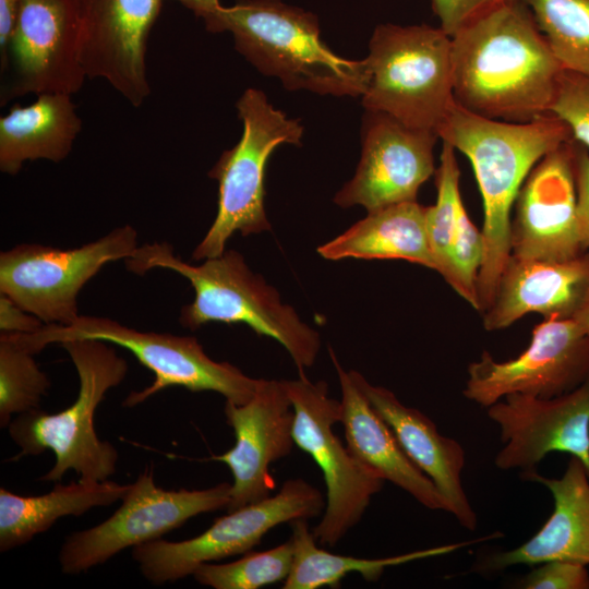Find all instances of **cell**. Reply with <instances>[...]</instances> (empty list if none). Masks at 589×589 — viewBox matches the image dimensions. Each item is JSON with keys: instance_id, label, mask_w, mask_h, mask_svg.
Segmentation results:
<instances>
[{"instance_id": "obj_9", "label": "cell", "mask_w": 589, "mask_h": 589, "mask_svg": "<svg viewBox=\"0 0 589 589\" xmlns=\"http://www.w3.org/2000/svg\"><path fill=\"white\" fill-rule=\"evenodd\" d=\"M293 409V440L321 469L326 505L312 532L322 545H336L362 518L385 480L362 465L334 433L340 422V401L332 398L324 381L304 374L283 381Z\"/></svg>"}, {"instance_id": "obj_18", "label": "cell", "mask_w": 589, "mask_h": 589, "mask_svg": "<svg viewBox=\"0 0 589 589\" xmlns=\"http://www.w3.org/2000/svg\"><path fill=\"white\" fill-rule=\"evenodd\" d=\"M514 207L510 255L568 261L584 254L577 224L573 139L538 161Z\"/></svg>"}, {"instance_id": "obj_19", "label": "cell", "mask_w": 589, "mask_h": 589, "mask_svg": "<svg viewBox=\"0 0 589 589\" xmlns=\"http://www.w3.org/2000/svg\"><path fill=\"white\" fill-rule=\"evenodd\" d=\"M227 423L236 444L209 459L228 466L232 474L228 512L268 497L275 489L271 465L293 446V409L283 381L261 378L254 396L238 405L226 401Z\"/></svg>"}, {"instance_id": "obj_37", "label": "cell", "mask_w": 589, "mask_h": 589, "mask_svg": "<svg viewBox=\"0 0 589 589\" xmlns=\"http://www.w3.org/2000/svg\"><path fill=\"white\" fill-rule=\"evenodd\" d=\"M45 323L11 298L0 293V332L27 334L41 329Z\"/></svg>"}, {"instance_id": "obj_12", "label": "cell", "mask_w": 589, "mask_h": 589, "mask_svg": "<svg viewBox=\"0 0 589 589\" xmlns=\"http://www.w3.org/2000/svg\"><path fill=\"white\" fill-rule=\"evenodd\" d=\"M231 484L202 490H165L146 469L129 485L120 507L105 521L68 536L59 551L61 570L79 575L127 548L160 539L189 519L228 507Z\"/></svg>"}, {"instance_id": "obj_3", "label": "cell", "mask_w": 589, "mask_h": 589, "mask_svg": "<svg viewBox=\"0 0 589 589\" xmlns=\"http://www.w3.org/2000/svg\"><path fill=\"white\" fill-rule=\"evenodd\" d=\"M124 264L140 276L154 268L169 269L191 284L194 300L180 311L182 326L195 330L212 322L247 324L257 335L277 340L300 374L314 364L321 349L320 334L281 301L275 287L252 272L238 251L226 250L193 265L177 256L170 243L152 242L137 247Z\"/></svg>"}, {"instance_id": "obj_16", "label": "cell", "mask_w": 589, "mask_h": 589, "mask_svg": "<svg viewBox=\"0 0 589 589\" xmlns=\"http://www.w3.org/2000/svg\"><path fill=\"white\" fill-rule=\"evenodd\" d=\"M486 414L500 428L498 469L536 471L546 455L562 452L577 457L589 477V380L552 398L508 395Z\"/></svg>"}, {"instance_id": "obj_20", "label": "cell", "mask_w": 589, "mask_h": 589, "mask_svg": "<svg viewBox=\"0 0 589 589\" xmlns=\"http://www.w3.org/2000/svg\"><path fill=\"white\" fill-rule=\"evenodd\" d=\"M353 380L375 411L385 420L411 461L433 482L458 524L468 530L478 526L462 485L466 453L455 438L442 435L435 423L416 408L405 406L395 394L370 384L357 371Z\"/></svg>"}, {"instance_id": "obj_10", "label": "cell", "mask_w": 589, "mask_h": 589, "mask_svg": "<svg viewBox=\"0 0 589 589\" xmlns=\"http://www.w3.org/2000/svg\"><path fill=\"white\" fill-rule=\"evenodd\" d=\"M131 225L79 248L20 243L0 253V293L45 324L70 325L80 317V291L106 264L129 259L137 248Z\"/></svg>"}, {"instance_id": "obj_35", "label": "cell", "mask_w": 589, "mask_h": 589, "mask_svg": "<svg viewBox=\"0 0 589 589\" xmlns=\"http://www.w3.org/2000/svg\"><path fill=\"white\" fill-rule=\"evenodd\" d=\"M441 28L450 37L504 0H431Z\"/></svg>"}, {"instance_id": "obj_21", "label": "cell", "mask_w": 589, "mask_h": 589, "mask_svg": "<svg viewBox=\"0 0 589 589\" xmlns=\"http://www.w3.org/2000/svg\"><path fill=\"white\" fill-rule=\"evenodd\" d=\"M589 292V254L568 261L510 255L491 305L482 313L488 332L504 329L522 316L572 318Z\"/></svg>"}, {"instance_id": "obj_15", "label": "cell", "mask_w": 589, "mask_h": 589, "mask_svg": "<svg viewBox=\"0 0 589 589\" xmlns=\"http://www.w3.org/2000/svg\"><path fill=\"white\" fill-rule=\"evenodd\" d=\"M434 131L413 129L382 112L366 111L362 149L356 173L336 193L334 202L372 212L388 205L417 201L421 185L436 170Z\"/></svg>"}, {"instance_id": "obj_34", "label": "cell", "mask_w": 589, "mask_h": 589, "mask_svg": "<svg viewBox=\"0 0 589 589\" xmlns=\"http://www.w3.org/2000/svg\"><path fill=\"white\" fill-rule=\"evenodd\" d=\"M522 589H589L586 565L553 560L536 565L519 582Z\"/></svg>"}, {"instance_id": "obj_36", "label": "cell", "mask_w": 589, "mask_h": 589, "mask_svg": "<svg viewBox=\"0 0 589 589\" xmlns=\"http://www.w3.org/2000/svg\"><path fill=\"white\" fill-rule=\"evenodd\" d=\"M574 177L579 239L589 254V152L574 141Z\"/></svg>"}, {"instance_id": "obj_31", "label": "cell", "mask_w": 589, "mask_h": 589, "mask_svg": "<svg viewBox=\"0 0 589 589\" xmlns=\"http://www.w3.org/2000/svg\"><path fill=\"white\" fill-rule=\"evenodd\" d=\"M434 175L437 190L436 202L432 206H426L425 223L429 244L435 262V272L445 279L459 212L464 205L459 190L460 171L455 148L447 142H443L440 165Z\"/></svg>"}, {"instance_id": "obj_13", "label": "cell", "mask_w": 589, "mask_h": 589, "mask_svg": "<svg viewBox=\"0 0 589 589\" xmlns=\"http://www.w3.org/2000/svg\"><path fill=\"white\" fill-rule=\"evenodd\" d=\"M589 380V335L572 318L549 317L534 326L528 347L497 361L489 351L469 363L462 395L488 408L512 394L552 398Z\"/></svg>"}, {"instance_id": "obj_11", "label": "cell", "mask_w": 589, "mask_h": 589, "mask_svg": "<svg viewBox=\"0 0 589 589\" xmlns=\"http://www.w3.org/2000/svg\"><path fill=\"white\" fill-rule=\"evenodd\" d=\"M322 493L303 479L287 480L275 495L228 512L201 534L182 541L153 540L133 548L132 557L154 585L190 576L204 563L244 554L274 527L318 516Z\"/></svg>"}, {"instance_id": "obj_14", "label": "cell", "mask_w": 589, "mask_h": 589, "mask_svg": "<svg viewBox=\"0 0 589 589\" xmlns=\"http://www.w3.org/2000/svg\"><path fill=\"white\" fill-rule=\"evenodd\" d=\"M9 70L1 104L27 94L81 89L87 76L80 59L76 0H20Z\"/></svg>"}, {"instance_id": "obj_22", "label": "cell", "mask_w": 589, "mask_h": 589, "mask_svg": "<svg viewBox=\"0 0 589 589\" xmlns=\"http://www.w3.org/2000/svg\"><path fill=\"white\" fill-rule=\"evenodd\" d=\"M552 494L554 508L543 526L519 546L491 554L477 570H503L515 565L536 566L553 561L589 564V477L582 462L570 456L561 478H546L536 471L521 474Z\"/></svg>"}, {"instance_id": "obj_26", "label": "cell", "mask_w": 589, "mask_h": 589, "mask_svg": "<svg viewBox=\"0 0 589 589\" xmlns=\"http://www.w3.org/2000/svg\"><path fill=\"white\" fill-rule=\"evenodd\" d=\"M130 484L111 480L80 478L69 484L57 483L46 494L19 495L0 489V551L8 552L47 531L59 518L82 516L95 507L121 501Z\"/></svg>"}, {"instance_id": "obj_8", "label": "cell", "mask_w": 589, "mask_h": 589, "mask_svg": "<svg viewBox=\"0 0 589 589\" xmlns=\"http://www.w3.org/2000/svg\"><path fill=\"white\" fill-rule=\"evenodd\" d=\"M32 336L43 348L68 339L87 338L128 349L155 375L149 386L127 396L123 406L128 408L173 386L191 392H216L226 401L241 405L254 396L261 381L229 362L213 360L195 337L141 332L108 317L80 315L70 325L45 324Z\"/></svg>"}, {"instance_id": "obj_29", "label": "cell", "mask_w": 589, "mask_h": 589, "mask_svg": "<svg viewBox=\"0 0 589 589\" xmlns=\"http://www.w3.org/2000/svg\"><path fill=\"white\" fill-rule=\"evenodd\" d=\"M564 70L589 75V0H521Z\"/></svg>"}, {"instance_id": "obj_1", "label": "cell", "mask_w": 589, "mask_h": 589, "mask_svg": "<svg viewBox=\"0 0 589 589\" xmlns=\"http://www.w3.org/2000/svg\"><path fill=\"white\" fill-rule=\"evenodd\" d=\"M455 101L486 118L545 116L564 70L521 0H504L452 36Z\"/></svg>"}, {"instance_id": "obj_33", "label": "cell", "mask_w": 589, "mask_h": 589, "mask_svg": "<svg viewBox=\"0 0 589 589\" xmlns=\"http://www.w3.org/2000/svg\"><path fill=\"white\" fill-rule=\"evenodd\" d=\"M550 112L561 119L573 140L589 152V75L563 70Z\"/></svg>"}, {"instance_id": "obj_38", "label": "cell", "mask_w": 589, "mask_h": 589, "mask_svg": "<svg viewBox=\"0 0 589 589\" xmlns=\"http://www.w3.org/2000/svg\"><path fill=\"white\" fill-rule=\"evenodd\" d=\"M20 0H0V61L1 71L9 68V51L19 20Z\"/></svg>"}, {"instance_id": "obj_25", "label": "cell", "mask_w": 589, "mask_h": 589, "mask_svg": "<svg viewBox=\"0 0 589 589\" xmlns=\"http://www.w3.org/2000/svg\"><path fill=\"white\" fill-rule=\"evenodd\" d=\"M425 213L426 206L417 201L368 212L363 219L318 247L317 253L329 261L404 260L435 271Z\"/></svg>"}, {"instance_id": "obj_7", "label": "cell", "mask_w": 589, "mask_h": 589, "mask_svg": "<svg viewBox=\"0 0 589 589\" xmlns=\"http://www.w3.org/2000/svg\"><path fill=\"white\" fill-rule=\"evenodd\" d=\"M237 110L243 132L208 172L218 182V207L212 226L192 253L196 261L221 255L236 232L250 236L271 230L264 207L268 158L279 145L299 146L303 137L300 120L276 109L261 89H245Z\"/></svg>"}, {"instance_id": "obj_6", "label": "cell", "mask_w": 589, "mask_h": 589, "mask_svg": "<svg viewBox=\"0 0 589 589\" xmlns=\"http://www.w3.org/2000/svg\"><path fill=\"white\" fill-rule=\"evenodd\" d=\"M362 106L402 124L437 133L455 100L452 37L441 27L380 24L364 58Z\"/></svg>"}, {"instance_id": "obj_32", "label": "cell", "mask_w": 589, "mask_h": 589, "mask_svg": "<svg viewBox=\"0 0 589 589\" xmlns=\"http://www.w3.org/2000/svg\"><path fill=\"white\" fill-rule=\"evenodd\" d=\"M485 253L484 237L462 205L450 248L445 281L473 309L479 311L478 276Z\"/></svg>"}, {"instance_id": "obj_5", "label": "cell", "mask_w": 589, "mask_h": 589, "mask_svg": "<svg viewBox=\"0 0 589 589\" xmlns=\"http://www.w3.org/2000/svg\"><path fill=\"white\" fill-rule=\"evenodd\" d=\"M60 345L77 372V397L57 413L38 408L12 419L9 434L20 452L11 460L50 449L56 460L40 480L60 482L69 470L82 479L108 480L116 472L119 455L111 443L98 437L94 416L106 393L127 376L128 363L103 340L76 338Z\"/></svg>"}, {"instance_id": "obj_27", "label": "cell", "mask_w": 589, "mask_h": 589, "mask_svg": "<svg viewBox=\"0 0 589 589\" xmlns=\"http://www.w3.org/2000/svg\"><path fill=\"white\" fill-rule=\"evenodd\" d=\"M291 525L293 563L284 589H316L338 587L341 579L350 573L360 574L366 581H376L387 567L398 566L418 560L449 554L480 540L497 538L494 532L481 539L445 544L381 558H360L333 554L317 546V541L310 530L308 519H297Z\"/></svg>"}, {"instance_id": "obj_17", "label": "cell", "mask_w": 589, "mask_h": 589, "mask_svg": "<svg viewBox=\"0 0 589 589\" xmlns=\"http://www.w3.org/2000/svg\"><path fill=\"white\" fill-rule=\"evenodd\" d=\"M164 0H76L80 59L87 79H103L133 107L151 94L149 33Z\"/></svg>"}, {"instance_id": "obj_2", "label": "cell", "mask_w": 589, "mask_h": 589, "mask_svg": "<svg viewBox=\"0 0 589 589\" xmlns=\"http://www.w3.org/2000/svg\"><path fill=\"white\" fill-rule=\"evenodd\" d=\"M437 135L469 159L482 195L485 253L477 289L483 313L510 256L512 209L524 181L541 158L573 137L552 113L510 122L474 113L455 100Z\"/></svg>"}, {"instance_id": "obj_30", "label": "cell", "mask_w": 589, "mask_h": 589, "mask_svg": "<svg viewBox=\"0 0 589 589\" xmlns=\"http://www.w3.org/2000/svg\"><path fill=\"white\" fill-rule=\"evenodd\" d=\"M292 563L293 545L288 540L266 551H249L229 563H204L192 576L199 584L214 589H259L285 580Z\"/></svg>"}, {"instance_id": "obj_4", "label": "cell", "mask_w": 589, "mask_h": 589, "mask_svg": "<svg viewBox=\"0 0 589 589\" xmlns=\"http://www.w3.org/2000/svg\"><path fill=\"white\" fill-rule=\"evenodd\" d=\"M223 32L260 73L289 91L362 96L369 76L364 59L334 53L322 40L317 16L280 0H237L223 12Z\"/></svg>"}, {"instance_id": "obj_28", "label": "cell", "mask_w": 589, "mask_h": 589, "mask_svg": "<svg viewBox=\"0 0 589 589\" xmlns=\"http://www.w3.org/2000/svg\"><path fill=\"white\" fill-rule=\"evenodd\" d=\"M43 348L29 334H0V425L12 417L39 408L50 380L35 360Z\"/></svg>"}, {"instance_id": "obj_39", "label": "cell", "mask_w": 589, "mask_h": 589, "mask_svg": "<svg viewBox=\"0 0 589 589\" xmlns=\"http://www.w3.org/2000/svg\"><path fill=\"white\" fill-rule=\"evenodd\" d=\"M204 21L212 33H223L224 8L219 0H176Z\"/></svg>"}, {"instance_id": "obj_24", "label": "cell", "mask_w": 589, "mask_h": 589, "mask_svg": "<svg viewBox=\"0 0 589 589\" xmlns=\"http://www.w3.org/2000/svg\"><path fill=\"white\" fill-rule=\"evenodd\" d=\"M82 121L65 93H45L0 118V170L15 176L26 161L60 163L72 151Z\"/></svg>"}, {"instance_id": "obj_23", "label": "cell", "mask_w": 589, "mask_h": 589, "mask_svg": "<svg viewBox=\"0 0 589 589\" xmlns=\"http://www.w3.org/2000/svg\"><path fill=\"white\" fill-rule=\"evenodd\" d=\"M341 389L340 423L351 454L385 481L410 494L422 506L447 512L433 482L411 461L385 420L329 348Z\"/></svg>"}, {"instance_id": "obj_40", "label": "cell", "mask_w": 589, "mask_h": 589, "mask_svg": "<svg viewBox=\"0 0 589 589\" xmlns=\"http://www.w3.org/2000/svg\"><path fill=\"white\" fill-rule=\"evenodd\" d=\"M572 320L577 324L582 333L589 335V292L573 315Z\"/></svg>"}]
</instances>
